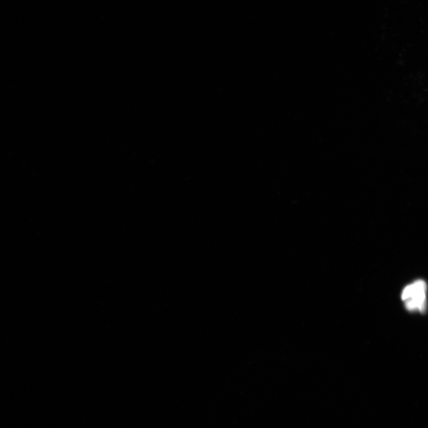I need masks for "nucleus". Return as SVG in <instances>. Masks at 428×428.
Here are the masks:
<instances>
[{
    "mask_svg": "<svg viewBox=\"0 0 428 428\" xmlns=\"http://www.w3.org/2000/svg\"><path fill=\"white\" fill-rule=\"evenodd\" d=\"M427 285L423 280H417L402 290V300L405 307L411 312H425L426 309Z\"/></svg>",
    "mask_w": 428,
    "mask_h": 428,
    "instance_id": "obj_1",
    "label": "nucleus"
}]
</instances>
